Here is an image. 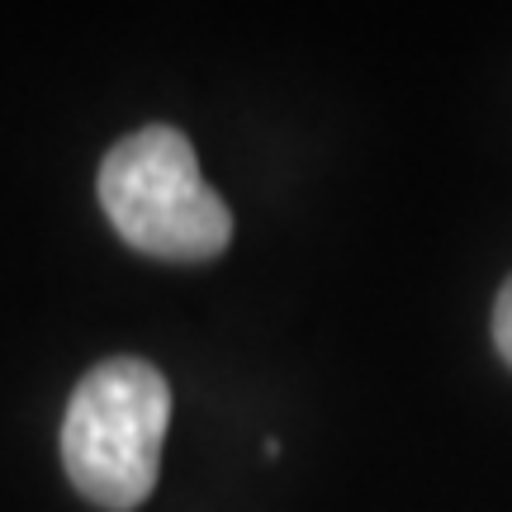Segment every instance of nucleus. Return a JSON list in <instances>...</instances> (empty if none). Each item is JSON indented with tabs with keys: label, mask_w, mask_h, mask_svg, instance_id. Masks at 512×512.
Here are the masks:
<instances>
[{
	"label": "nucleus",
	"mask_w": 512,
	"mask_h": 512,
	"mask_svg": "<svg viewBox=\"0 0 512 512\" xmlns=\"http://www.w3.org/2000/svg\"><path fill=\"white\" fill-rule=\"evenodd\" d=\"M171 427V384L138 356H110L72 389L62 418V465L76 494L105 512H133L157 489Z\"/></svg>",
	"instance_id": "f03ea898"
},
{
	"label": "nucleus",
	"mask_w": 512,
	"mask_h": 512,
	"mask_svg": "<svg viewBox=\"0 0 512 512\" xmlns=\"http://www.w3.org/2000/svg\"><path fill=\"white\" fill-rule=\"evenodd\" d=\"M100 209L114 233L157 261H214L233 242V214L200 176V157L181 128L147 124L100 162Z\"/></svg>",
	"instance_id": "f257e3e1"
},
{
	"label": "nucleus",
	"mask_w": 512,
	"mask_h": 512,
	"mask_svg": "<svg viewBox=\"0 0 512 512\" xmlns=\"http://www.w3.org/2000/svg\"><path fill=\"white\" fill-rule=\"evenodd\" d=\"M494 347L512 366V275H508V285L498 290V304H494Z\"/></svg>",
	"instance_id": "7ed1b4c3"
}]
</instances>
